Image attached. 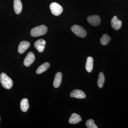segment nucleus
Masks as SVG:
<instances>
[{"label": "nucleus", "instance_id": "nucleus-7", "mask_svg": "<svg viewBox=\"0 0 128 128\" xmlns=\"http://www.w3.org/2000/svg\"><path fill=\"white\" fill-rule=\"evenodd\" d=\"M46 41L44 40L41 39L37 40L34 42V48L38 50L39 52H43L45 48Z\"/></svg>", "mask_w": 128, "mask_h": 128}, {"label": "nucleus", "instance_id": "nucleus-14", "mask_svg": "<svg viewBox=\"0 0 128 128\" xmlns=\"http://www.w3.org/2000/svg\"><path fill=\"white\" fill-rule=\"evenodd\" d=\"M93 67V59L92 57H88L86 65V71L89 73L92 72Z\"/></svg>", "mask_w": 128, "mask_h": 128}, {"label": "nucleus", "instance_id": "nucleus-2", "mask_svg": "<svg viewBox=\"0 0 128 128\" xmlns=\"http://www.w3.org/2000/svg\"><path fill=\"white\" fill-rule=\"evenodd\" d=\"M0 80L2 87L5 89H10L13 86V82L11 78L4 73H2L0 75Z\"/></svg>", "mask_w": 128, "mask_h": 128}, {"label": "nucleus", "instance_id": "nucleus-1", "mask_svg": "<svg viewBox=\"0 0 128 128\" xmlns=\"http://www.w3.org/2000/svg\"><path fill=\"white\" fill-rule=\"evenodd\" d=\"M48 31V28L45 25H42L32 28L30 34L33 37L39 36L46 34Z\"/></svg>", "mask_w": 128, "mask_h": 128}, {"label": "nucleus", "instance_id": "nucleus-15", "mask_svg": "<svg viewBox=\"0 0 128 128\" xmlns=\"http://www.w3.org/2000/svg\"><path fill=\"white\" fill-rule=\"evenodd\" d=\"M50 64L48 62H46L42 64L37 69L36 73L37 74H40L46 71L50 67Z\"/></svg>", "mask_w": 128, "mask_h": 128}, {"label": "nucleus", "instance_id": "nucleus-20", "mask_svg": "<svg viewBox=\"0 0 128 128\" xmlns=\"http://www.w3.org/2000/svg\"></svg>", "mask_w": 128, "mask_h": 128}, {"label": "nucleus", "instance_id": "nucleus-17", "mask_svg": "<svg viewBox=\"0 0 128 128\" xmlns=\"http://www.w3.org/2000/svg\"><path fill=\"white\" fill-rule=\"evenodd\" d=\"M105 80V77L103 73L102 72H100L98 75L97 82L99 88H102L103 87Z\"/></svg>", "mask_w": 128, "mask_h": 128}, {"label": "nucleus", "instance_id": "nucleus-6", "mask_svg": "<svg viewBox=\"0 0 128 128\" xmlns=\"http://www.w3.org/2000/svg\"><path fill=\"white\" fill-rule=\"evenodd\" d=\"M35 57L34 54L29 52L25 57L24 61V64L26 66H29L34 62Z\"/></svg>", "mask_w": 128, "mask_h": 128}, {"label": "nucleus", "instance_id": "nucleus-12", "mask_svg": "<svg viewBox=\"0 0 128 128\" xmlns=\"http://www.w3.org/2000/svg\"><path fill=\"white\" fill-rule=\"evenodd\" d=\"M14 8L16 14L21 13L22 8V5L20 0H14Z\"/></svg>", "mask_w": 128, "mask_h": 128}, {"label": "nucleus", "instance_id": "nucleus-19", "mask_svg": "<svg viewBox=\"0 0 128 128\" xmlns=\"http://www.w3.org/2000/svg\"><path fill=\"white\" fill-rule=\"evenodd\" d=\"M86 125L88 128H98L93 120L90 119L88 120L86 122Z\"/></svg>", "mask_w": 128, "mask_h": 128}, {"label": "nucleus", "instance_id": "nucleus-9", "mask_svg": "<svg viewBox=\"0 0 128 128\" xmlns=\"http://www.w3.org/2000/svg\"><path fill=\"white\" fill-rule=\"evenodd\" d=\"M30 44L28 41H24L20 42L18 46V51L20 54H22L30 47Z\"/></svg>", "mask_w": 128, "mask_h": 128}, {"label": "nucleus", "instance_id": "nucleus-13", "mask_svg": "<svg viewBox=\"0 0 128 128\" xmlns=\"http://www.w3.org/2000/svg\"><path fill=\"white\" fill-rule=\"evenodd\" d=\"M82 121V119L80 115L76 114L73 113L72 114L71 117L69 119V122L70 124H75Z\"/></svg>", "mask_w": 128, "mask_h": 128}, {"label": "nucleus", "instance_id": "nucleus-4", "mask_svg": "<svg viewBox=\"0 0 128 128\" xmlns=\"http://www.w3.org/2000/svg\"><path fill=\"white\" fill-rule=\"evenodd\" d=\"M50 11L53 15L58 16L62 13L63 9L59 4L56 2H53L50 6Z\"/></svg>", "mask_w": 128, "mask_h": 128}, {"label": "nucleus", "instance_id": "nucleus-16", "mask_svg": "<svg viewBox=\"0 0 128 128\" xmlns=\"http://www.w3.org/2000/svg\"><path fill=\"white\" fill-rule=\"evenodd\" d=\"M20 105L21 110L23 112H26L29 107L28 100L26 98H23L21 101Z\"/></svg>", "mask_w": 128, "mask_h": 128}, {"label": "nucleus", "instance_id": "nucleus-5", "mask_svg": "<svg viewBox=\"0 0 128 128\" xmlns=\"http://www.w3.org/2000/svg\"><path fill=\"white\" fill-rule=\"evenodd\" d=\"M87 21L90 25L96 26L100 25L101 19L98 15H93L89 16L87 18Z\"/></svg>", "mask_w": 128, "mask_h": 128}, {"label": "nucleus", "instance_id": "nucleus-11", "mask_svg": "<svg viewBox=\"0 0 128 128\" xmlns=\"http://www.w3.org/2000/svg\"><path fill=\"white\" fill-rule=\"evenodd\" d=\"M62 74L60 72H57L56 74L53 83L54 87L55 88H58L59 87L62 82Z\"/></svg>", "mask_w": 128, "mask_h": 128}, {"label": "nucleus", "instance_id": "nucleus-8", "mask_svg": "<svg viewBox=\"0 0 128 128\" xmlns=\"http://www.w3.org/2000/svg\"><path fill=\"white\" fill-rule=\"evenodd\" d=\"M111 25L112 28L115 30H118L121 27L122 22L118 19L116 16H114L111 21Z\"/></svg>", "mask_w": 128, "mask_h": 128}, {"label": "nucleus", "instance_id": "nucleus-18", "mask_svg": "<svg viewBox=\"0 0 128 128\" xmlns=\"http://www.w3.org/2000/svg\"><path fill=\"white\" fill-rule=\"evenodd\" d=\"M111 40V38L109 35L104 34L100 39V42L102 45H106L109 43Z\"/></svg>", "mask_w": 128, "mask_h": 128}, {"label": "nucleus", "instance_id": "nucleus-3", "mask_svg": "<svg viewBox=\"0 0 128 128\" xmlns=\"http://www.w3.org/2000/svg\"><path fill=\"white\" fill-rule=\"evenodd\" d=\"M71 29L72 32L76 36L80 38H84L87 34V32L86 30L82 26L79 25H73Z\"/></svg>", "mask_w": 128, "mask_h": 128}, {"label": "nucleus", "instance_id": "nucleus-10", "mask_svg": "<svg viewBox=\"0 0 128 128\" xmlns=\"http://www.w3.org/2000/svg\"><path fill=\"white\" fill-rule=\"evenodd\" d=\"M70 96L71 97L77 98H84L86 97L84 92L79 89H75L72 91L70 93Z\"/></svg>", "mask_w": 128, "mask_h": 128}]
</instances>
